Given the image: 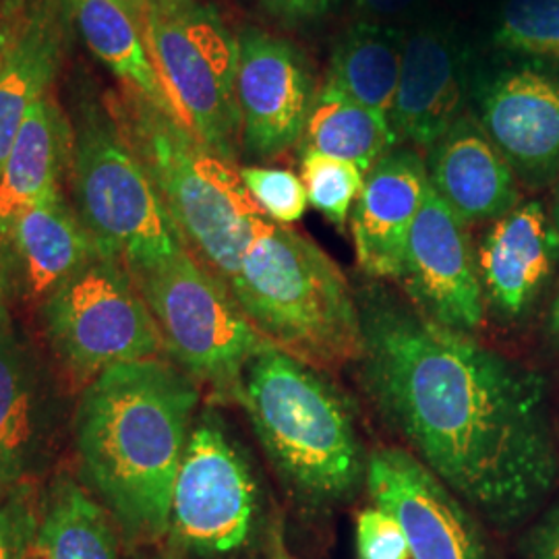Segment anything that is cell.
Returning a JSON list of instances; mask_svg holds the SVG:
<instances>
[{"label": "cell", "instance_id": "obj_1", "mask_svg": "<svg viewBox=\"0 0 559 559\" xmlns=\"http://www.w3.org/2000/svg\"><path fill=\"white\" fill-rule=\"evenodd\" d=\"M360 385L411 454L483 519L512 526L551 493L559 452L539 371L445 330L378 284L357 290Z\"/></svg>", "mask_w": 559, "mask_h": 559}, {"label": "cell", "instance_id": "obj_2", "mask_svg": "<svg viewBox=\"0 0 559 559\" xmlns=\"http://www.w3.org/2000/svg\"><path fill=\"white\" fill-rule=\"evenodd\" d=\"M200 402L193 378L162 359L106 369L81 396L83 473L129 537L170 531L173 489Z\"/></svg>", "mask_w": 559, "mask_h": 559}, {"label": "cell", "instance_id": "obj_3", "mask_svg": "<svg viewBox=\"0 0 559 559\" xmlns=\"http://www.w3.org/2000/svg\"><path fill=\"white\" fill-rule=\"evenodd\" d=\"M235 394L280 479L300 501L323 508L359 491L369 454L350 402L321 369L265 344Z\"/></svg>", "mask_w": 559, "mask_h": 559}, {"label": "cell", "instance_id": "obj_4", "mask_svg": "<svg viewBox=\"0 0 559 559\" xmlns=\"http://www.w3.org/2000/svg\"><path fill=\"white\" fill-rule=\"evenodd\" d=\"M261 338L318 369L357 362V293L318 242L267 222L228 282Z\"/></svg>", "mask_w": 559, "mask_h": 559}, {"label": "cell", "instance_id": "obj_5", "mask_svg": "<svg viewBox=\"0 0 559 559\" xmlns=\"http://www.w3.org/2000/svg\"><path fill=\"white\" fill-rule=\"evenodd\" d=\"M110 100L187 247L228 284L270 222L245 189L239 170L179 119L138 94L124 90L122 98Z\"/></svg>", "mask_w": 559, "mask_h": 559}, {"label": "cell", "instance_id": "obj_6", "mask_svg": "<svg viewBox=\"0 0 559 559\" xmlns=\"http://www.w3.org/2000/svg\"><path fill=\"white\" fill-rule=\"evenodd\" d=\"M69 120L78 216L102 258L141 272L187 249L160 191L127 140L112 100L81 94Z\"/></svg>", "mask_w": 559, "mask_h": 559}, {"label": "cell", "instance_id": "obj_7", "mask_svg": "<svg viewBox=\"0 0 559 559\" xmlns=\"http://www.w3.org/2000/svg\"><path fill=\"white\" fill-rule=\"evenodd\" d=\"M160 330L164 350L193 380L237 392L247 362L267 344L228 284L189 247L154 267L129 272Z\"/></svg>", "mask_w": 559, "mask_h": 559}, {"label": "cell", "instance_id": "obj_8", "mask_svg": "<svg viewBox=\"0 0 559 559\" xmlns=\"http://www.w3.org/2000/svg\"><path fill=\"white\" fill-rule=\"evenodd\" d=\"M147 50L182 124L230 164L240 147L239 40L212 4L150 13Z\"/></svg>", "mask_w": 559, "mask_h": 559}, {"label": "cell", "instance_id": "obj_9", "mask_svg": "<svg viewBox=\"0 0 559 559\" xmlns=\"http://www.w3.org/2000/svg\"><path fill=\"white\" fill-rule=\"evenodd\" d=\"M41 323L52 348L81 378L160 359V330L140 288L115 260L98 258L41 300Z\"/></svg>", "mask_w": 559, "mask_h": 559}, {"label": "cell", "instance_id": "obj_10", "mask_svg": "<svg viewBox=\"0 0 559 559\" xmlns=\"http://www.w3.org/2000/svg\"><path fill=\"white\" fill-rule=\"evenodd\" d=\"M258 485L221 423L205 415L191 427L173 489L170 531L200 554H230L251 533Z\"/></svg>", "mask_w": 559, "mask_h": 559}, {"label": "cell", "instance_id": "obj_11", "mask_svg": "<svg viewBox=\"0 0 559 559\" xmlns=\"http://www.w3.org/2000/svg\"><path fill=\"white\" fill-rule=\"evenodd\" d=\"M411 305L427 320L475 334L485 318L477 247L468 226L427 187L399 276Z\"/></svg>", "mask_w": 559, "mask_h": 559}, {"label": "cell", "instance_id": "obj_12", "mask_svg": "<svg viewBox=\"0 0 559 559\" xmlns=\"http://www.w3.org/2000/svg\"><path fill=\"white\" fill-rule=\"evenodd\" d=\"M237 100L240 147L270 160L302 138L316 100V81L305 55L293 41L247 25L237 34Z\"/></svg>", "mask_w": 559, "mask_h": 559}, {"label": "cell", "instance_id": "obj_13", "mask_svg": "<svg viewBox=\"0 0 559 559\" xmlns=\"http://www.w3.org/2000/svg\"><path fill=\"white\" fill-rule=\"evenodd\" d=\"M475 117L519 182L543 189L559 175V75L535 67L477 73Z\"/></svg>", "mask_w": 559, "mask_h": 559}, {"label": "cell", "instance_id": "obj_14", "mask_svg": "<svg viewBox=\"0 0 559 559\" xmlns=\"http://www.w3.org/2000/svg\"><path fill=\"white\" fill-rule=\"evenodd\" d=\"M376 506L399 520L413 559H493L479 522L408 450L378 448L367 462Z\"/></svg>", "mask_w": 559, "mask_h": 559}, {"label": "cell", "instance_id": "obj_15", "mask_svg": "<svg viewBox=\"0 0 559 559\" xmlns=\"http://www.w3.org/2000/svg\"><path fill=\"white\" fill-rule=\"evenodd\" d=\"M468 44L443 20H420L406 27L399 90L390 122L400 143L429 150L468 112L473 100Z\"/></svg>", "mask_w": 559, "mask_h": 559}, {"label": "cell", "instance_id": "obj_16", "mask_svg": "<svg viewBox=\"0 0 559 559\" xmlns=\"http://www.w3.org/2000/svg\"><path fill=\"white\" fill-rule=\"evenodd\" d=\"M485 309L519 323L545 295L559 267V228L540 201L519 203L491 222L477 247Z\"/></svg>", "mask_w": 559, "mask_h": 559}, {"label": "cell", "instance_id": "obj_17", "mask_svg": "<svg viewBox=\"0 0 559 559\" xmlns=\"http://www.w3.org/2000/svg\"><path fill=\"white\" fill-rule=\"evenodd\" d=\"M429 187L419 152L399 147L367 175L350 212L360 270L376 280H399L406 245Z\"/></svg>", "mask_w": 559, "mask_h": 559}, {"label": "cell", "instance_id": "obj_18", "mask_svg": "<svg viewBox=\"0 0 559 559\" xmlns=\"http://www.w3.org/2000/svg\"><path fill=\"white\" fill-rule=\"evenodd\" d=\"M425 164L431 189L466 226L496 222L520 203L512 166L471 110L427 150Z\"/></svg>", "mask_w": 559, "mask_h": 559}, {"label": "cell", "instance_id": "obj_19", "mask_svg": "<svg viewBox=\"0 0 559 559\" xmlns=\"http://www.w3.org/2000/svg\"><path fill=\"white\" fill-rule=\"evenodd\" d=\"M75 32L67 0H21L20 20L0 62V170L27 112L48 98Z\"/></svg>", "mask_w": 559, "mask_h": 559}, {"label": "cell", "instance_id": "obj_20", "mask_svg": "<svg viewBox=\"0 0 559 559\" xmlns=\"http://www.w3.org/2000/svg\"><path fill=\"white\" fill-rule=\"evenodd\" d=\"M2 249L17 263L29 297L41 300L102 258L60 189L21 212Z\"/></svg>", "mask_w": 559, "mask_h": 559}, {"label": "cell", "instance_id": "obj_21", "mask_svg": "<svg viewBox=\"0 0 559 559\" xmlns=\"http://www.w3.org/2000/svg\"><path fill=\"white\" fill-rule=\"evenodd\" d=\"M71 162V120L50 96L23 119L0 170V247L21 212L55 193L64 164Z\"/></svg>", "mask_w": 559, "mask_h": 559}, {"label": "cell", "instance_id": "obj_22", "mask_svg": "<svg viewBox=\"0 0 559 559\" xmlns=\"http://www.w3.org/2000/svg\"><path fill=\"white\" fill-rule=\"evenodd\" d=\"M75 32L102 64L143 100L179 119L160 73L147 50V41L117 0H67ZM182 122V120H180Z\"/></svg>", "mask_w": 559, "mask_h": 559}, {"label": "cell", "instance_id": "obj_23", "mask_svg": "<svg viewBox=\"0 0 559 559\" xmlns=\"http://www.w3.org/2000/svg\"><path fill=\"white\" fill-rule=\"evenodd\" d=\"M406 27L355 20L332 44L325 83L390 119Z\"/></svg>", "mask_w": 559, "mask_h": 559}, {"label": "cell", "instance_id": "obj_24", "mask_svg": "<svg viewBox=\"0 0 559 559\" xmlns=\"http://www.w3.org/2000/svg\"><path fill=\"white\" fill-rule=\"evenodd\" d=\"M400 140L390 119L323 83L300 138V152H320L350 162L367 175Z\"/></svg>", "mask_w": 559, "mask_h": 559}, {"label": "cell", "instance_id": "obj_25", "mask_svg": "<svg viewBox=\"0 0 559 559\" xmlns=\"http://www.w3.org/2000/svg\"><path fill=\"white\" fill-rule=\"evenodd\" d=\"M44 406L20 344L0 330V485L20 479L40 452Z\"/></svg>", "mask_w": 559, "mask_h": 559}, {"label": "cell", "instance_id": "obj_26", "mask_svg": "<svg viewBox=\"0 0 559 559\" xmlns=\"http://www.w3.org/2000/svg\"><path fill=\"white\" fill-rule=\"evenodd\" d=\"M32 559H119L112 522L73 480L60 479L34 531Z\"/></svg>", "mask_w": 559, "mask_h": 559}, {"label": "cell", "instance_id": "obj_27", "mask_svg": "<svg viewBox=\"0 0 559 559\" xmlns=\"http://www.w3.org/2000/svg\"><path fill=\"white\" fill-rule=\"evenodd\" d=\"M491 38L503 52L559 64V0H506Z\"/></svg>", "mask_w": 559, "mask_h": 559}, {"label": "cell", "instance_id": "obj_28", "mask_svg": "<svg viewBox=\"0 0 559 559\" xmlns=\"http://www.w3.org/2000/svg\"><path fill=\"white\" fill-rule=\"evenodd\" d=\"M300 180L309 203L332 224L344 228L365 182L359 166L320 152H300Z\"/></svg>", "mask_w": 559, "mask_h": 559}, {"label": "cell", "instance_id": "obj_29", "mask_svg": "<svg viewBox=\"0 0 559 559\" xmlns=\"http://www.w3.org/2000/svg\"><path fill=\"white\" fill-rule=\"evenodd\" d=\"M239 175L251 200L270 221L288 226L305 216L309 200L295 173L270 166H242Z\"/></svg>", "mask_w": 559, "mask_h": 559}, {"label": "cell", "instance_id": "obj_30", "mask_svg": "<svg viewBox=\"0 0 559 559\" xmlns=\"http://www.w3.org/2000/svg\"><path fill=\"white\" fill-rule=\"evenodd\" d=\"M357 551L359 559H411V545L402 524L380 506L360 512Z\"/></svg>", "mask_w": 559, "mask_h": 559}, {"label": "cell", "instance_id": "obj_31", "mask_svg": "<svg viewBox=\"0 0 559 559\" xmlns=\"http://www.w3.org/2000/svg\"><path fill=\"white\" fill-rule=\"evenodd\" d=\"M34 524L20 506L0 508V559H32Z\"/></svg>", "mask_w": 559, "mask_h": 559}, {"label": "cell", "instance_id": "obj_32", "mask_svg": "<svg viewBox=\"0 0 559 559\" xmlns=\"http://www.w3.org/2000/svg\"><path fill=\"white\" fill-rule=\"evenodd\" d=\"M340 0H261V9L286 27H307L325 20Z\"/></svg>", "mask_w": 559, "mask_h": 559}, {"label": "cell", "instance_id": "obj_33", "mask_svg": "<svg viewBox=\"0 0 559 559\" xmlns=\"http://www.w3.org/2000/svg\"><path fill=\"white\" fill-rule=\"evenodd\" d=\"M427 0H353L355 20L406 27L423 20Z\"/></svg>", "mask_w": 559, "mask_h": 559}, {"label": "cell", "instance_id": "obj_34", "mask_svg": "<svg viewBox=\"0 0 559 559\" xmlns=\"http://www.w3.org/2000/svg\"><path fill=\"white\" fill-rule=\"evenodd\" d=\"M528 559H559V503L543 514L526 539Z\"/></svg>", "mask_w": 559, "mask_h": 559}, {"label": "cell", "instance_id": "obj_35", "mask_svg": "<svg viewBox=\"0 0 559 559\" xmlns=\"http://www.w3.org/2000/svg\"><path fill=\"white\" fill-rule=\"evenodd\" d=\"M21 0H0V62L4 59L9 44L15 36L20 20Z\"/></svg>", "mask_w": 559, "mask_h": 559}, {"label": "cell", "instance_id": "obj_36", "mask_svg": "<svg viewBox=\"0 0 559 559\" xmlns=\"http://www.w3.org/2000/svg\"><path fill=\"white\" fill-rule=\"evenodd\" d=\"M120 7L131 15V20L138 23L143 38L147 32V17H150V9H147V0H117Z\"/></svg>", "mask_w": 559, "mask_h": 559}, {"label": "cell", "instance_id": "obj_37", "mask_svg": "<svg viewBox=\"0 0 559 559\" xmlns=\"http://www.w3.org/2000/svg\"><path fill=\"white\" fill-rule=\"evenodd\" d=\"M193 4L195 0H147L150 13H156V15H177Z\"/></svg>", "mask_w": 559, "mask_h": 559}, {"label": "cell", "instance_id": "obj_38", "mask_svg": "<svg viewBox=\"0 0 559 559\" xmlns=\"http://www.w3.org/2000/svg\"><path fill=\"white\" fill-rule=\"evenodd\" d=\"M547 332H549V336L554 342H558L559 344V288L558 293H556V299H554V305H551V309H549V321H547Z\"/></svg>", "mask_w": 559, "mask_h": 559}, {"label": "cell", "instance_id": "obj_39", "mask_svg": "<svg viewBox=\"0 0 559 559\" xmlns=\"http://www.w3.org/2000/svg\"><path fill=\"white\" fill-rule=\"evenodd\" d=\"M556 191H554V205H551V216H554V222H556V226L559 228V175L558 179H556Z\"/></svg>", "mask_w": 559, "mask_h": 559}, {"label": "cell", "instance_id": "obj_40", "mask_svg": "<svg viewBox=\"0 0 559 559\" xmlns=\"http://www.w3.org/2000/svg\"><path fill=\"white\" fill-rule=\"evenodd\" d=\"M276 559H293V558H288V556H286V554H278V558Z\"/></svg>", "mask_w": 559, "mask_h": 559}, {"label": "cell", "instance_id": "obj_41", "mask_svg": "<svg viewBox=\"0 0 559 559\" xmlns=\"http://www.w3.org/2000/svg\"><path fill=\"white\" fill-rule=\"evenodd\" d=\"M158 559H177V558H173V556H162V558H158Z\"/></svg>", "mask_w": 559, "mask_h": 559}]
</instances>
